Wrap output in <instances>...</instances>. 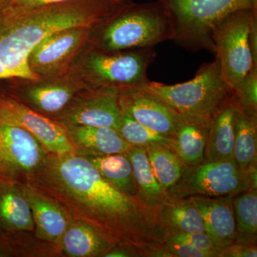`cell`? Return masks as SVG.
Returning <instances> with one entry per match:
<instances>
[{
  "mask_svg": "<svg viewBox=\"0 0 257 257\" xmlns=\"http://www.w3.org/2000/svg\"><path fill=\"white\" fill-rule=\"evenodd\" d=\"M93 31L89 29L72 28L54 32L39 42L29 57L32 72L42 74L55 72L68 62L84 45Z\"/></svg>",
  "mask_w": 257,
  "mask_h": 257,
  "instance_id": "cell-13",
  "label": "cell"
},
{
  "mask_svg": "<svg viewBox=\"0 0 257 257\" xmlns=\"http://www.w3.org/2000/svg\"><path fill=\"white\" fill-rule=\"evenodd\" d=\"M211 40L223 77L234 90L257 67V8L225 16L213 28Z\"/></svg>",
  "mask_w": 257,
  "mask_h": 257,
  "instance_id": "cell-4",
  "label": "cell"
},
{
  "mask_svg": "<svg viewBox=\"0 0 257 257\" xmlns=\"http://www.w3.org/2000/svg\"><path fill=\"white\" fill-rule=\"evenodd\" d=\"M117 132L125 141L133 146L145 147L152 145H162L172 147V142L170 139L143 126L124 113Z\"/></svg>",
  "mask_w": 257,
  "mask_h": 257,
  "instance_id": "cell-28",
  "label": "cell"
},
{
  "mask_svg": "<svg viewBox=\"0 0 257 257\" xmlns=\"http://www.w3.org/2000/svg\"><path fill=\"white\" fill-rule=\"evenodd\" d=\"M154 47L116 52L91 51L85 69L92 89H109L119 92L145 86L150 82L149 67L156 58Z\"/></svg>",
  "mask_w": 257,
  "mask_h": 257,
  "instance_id": "cell-7",
  "label": "cell"
},
{
  "mask_svg": "<svg viewBox=\"0 0 257 257\" xmlns=\"http://www.w3.org/2000/svg\"><path fill=\"white\" fill-rule=\"evenodd\" d=\"M75 93V88L67 84H46L29 88L25 96L27 105L34 110L57 115L72 102Z\"/></svg>",
  "mask_w": 257,
  "mask_h": 257,
  "instance_id": "cell-24",
  "label": "cell"
},
{
  "mask_svg": "<svg viewBox=\"0 0 257 257\" xmlns=\"http://www.w3.org/2000/svg\"><path fill=\"white\" fill-rule=\"evenodd\" d=\"M157 211L161 221L170 233L205 231L202 216L188 197L166 196L157 203Z\"/></svg>",
  "mask_w": 257,
  "mask_h": 257,
  "instance_id": "cell-22",
  "label": "cell"
},
{
  "mask_svg": "<svg viewBox=\"0 0 257 257\" xmlns=\"http://www.w3.org/2000/svg\"><path fill=\"white\" fill-rule=\"evenodd\" d=\"M234 103L232 93L211 117L204 162H216L234 158Z\"/></svg>",
  "mask_w": 257,
  "mask_h": 257,
  "instance_id": "cell-19",
  "label": "cell"
},
{
  "mask_svg": "<svg viewBox=\"0 0 257 257\" xmlns=\"http://www.w3.org/2000/svg\"><path fill=\"white\" fill-rule=\"evenodd\" d=\"M164 247L175 257H209L205 251L194 247L186 241L176 239L169 234Z\"/></svg>",
  "mask_w": 257,
  "mask_h": 257,
  "instance_id": "cell-31",
  "label": "cell"
},
{
  "mask_svg": "<svg viewBox=\"0 0 257 257\" xmlns=\"http://www.w3.org/2000/svg\"><path fill=\"white\" fill-rule=\"evenodd\" d=\"M232 94L243 106L257 109V67L248 72L239 86L232 90Z\"/></svg>",
  "mask_w": 257,
  "mask_h": 257,
  "instance_id": "cell-29",
  "label": "cell"
},
{
  "mask_svg": "<svg viewBox=\"0 0 257 257\" xmlns=\"http://www.w3.org/2000/svg\"><path fill=\"white\" fill-rule=\"evenodd\" d=\"M147 89L181 114L211 116L231 95L219 61L203 64L194 78L176 84L150 82Z\"/></svg>",
  "mask_w": 257,
  "mask_h": 257,
  "instance_id": "cell-6",
  "label": "cell"
},
{
  "mask_svg": "<svg viewBox=\"0 0 257 257\" xmlns=\"http://www.w3.org/2000/svg\"><path fill=\"white\" fill-rule=\"evenodd\" d=\"M173 21L172 41L184 50L214 55L211 31L226 15L257 8V0H163Z\"/></svg>",
  "mask_w": 257,
  "mask_h": 257,
  "instance_id": "cell-5",
  "label": "cell"
},
{
  "mask_svg": "<svg viewBox=\"0 0 257 257\" xmlns=\"http://www.w3.org/2000/svg\"><path fill=\"white\" fill-rule=\"evenodd\" d=\"M119 10L115 0H70L30 9L0 0V79L40 80L29 66V57L39 42L65 29L99 31Z\"/></svg>",
  "mask_w": 257,
  "mask_h": 257,
  "instance_id": "cell-2",
  "label": "cell"
},
{
  "mask_svg": "<svg viewBox=\"0 0 257 257\" xmlns=\"http://www.w3.org/2000/svg\"><path fill=\"white\" fill-rule=\"evenodd\" d=\"M62 125L77 150L98 155H113L127 153L133 147L112 128Z\"/></svg>",
  "mask_w": 257,
  "mask_h": 257,
  "instance_id": "cell-20",
  "label": "cell"
},
{
  "mask_svg": "<svg viewBox=\"0 0 257 257\" xmlns=\"http://www.w3.org/2000/svg\"><path fill=\"white\" fill-rule=\"evenodd\" d=\"M23 256L18 234L0 231V257Z\"/></svg>",
  "mask_w": 257,
  "mask_h": 257,
  "instance_id": "cell-32",
  "label": "cell"
},
{
  "mask_svg": "<svg viewBox=\"0 0 257 257\" xmlns=\"http://www.w3.org/2000/svg\"><path fill=\"white\" fill-rule=\"evenodd\" d=\"M188 198L200 213L205 232L214 243L219 256L224 248L234 243L236 240L233 197L192 196Z\"/></svg>",
  "mask_w": 257,
  "mask_h": 257,
  "instance_id": "cell-14",
  "label": "cell"
},
{
  "mask_svg": "<svg viewBox=\"0 0 257 257\" xmlns=\"http://www.w3.org/2000/svg\"><path fill=\"white\" fill-rule=\"evenodd\" d=\"M121 118L116 91L92 89L82 99L69 103L52 119L62 124L109 127L117 131Z\"/></svg>",
  "mask_w": 257,
  "mask_h": 257,
  "instance_id": "cell-12",
  "label": "cell"
},
{
  "mask_svg": "<svg viewBox=\"0 0 257 257\" xmlns=\"http://www.w3.org/2000/svg\"><path fill=\"white\" fill-rule=\"evenodd\" d=\"M47 154L26 130L0 117V181L26 184Z\"/></svg>",
  "mask_w": 257,
  "mask_h": 257,
  "instance_id": "cell-9",
  "label": "cell"
},
{
  "mask_svg": "<svg viewBox=\"0 0 257 257\" xmlns=\"http://www.w3.org/2000/svg\"><path fill=\"white\" fill-rule=\"evenodd\" d=\"M22 188L31 208L35 237L60 246L61 239L72 217L62 206L43 193L28 184H22Z\"/></svg>",
  "mask_w": 257,
  "mask_h": 257,
  "instance_id": "cell-15",
  "label": "cell"
},
{
  "mask_svg": "<svg viewBox=\"0 0 257 257\" xmlns=\"http://www.w3.org/2000/svg\"><path fill=\"white\" fill-rule=\"evenodd\" d=\"M114 245L94 228L72 218L60 241L62 254L69 257H101Z\"/></svg>",
  "mask_w": 257,
  "mask_h": 257,
  "instance_id": "cell-21",
  "label": "cell"
},
{
  "mask_svg": "<svg viewBox=\"0 0 257 257\" xmlns=\"http://www.w3.org/2000/svg\"><path fill=\"white\" fill-rule=\"evenodd\" d=\"M172 15L163 0L133 3L104 27L96 47L106 52L155 47L173 37Z\"/></svg>",
  "mask_w": 257,
  "mask_h": 257,
  "instance_id": "cell-3",
  "label": "cell"
},
{
  "mask_svg": "<svg viewBox=\"0 0 257 257\" xmlns=\"http://www.w3.org/2000/svg\"><path fill=\"white\" fill-rule=\"evenodd\" d=\"M234 103V158L242 170H256L257 109L243 106L232 94Z\"/></svg>",
  "mask_w": 257,
  "mask_h": 257,
  "instance_id": "cell-17",
  "label": "cell"
},
{
  "mask_svg": "<svg viewBox=\"0 0 257 257\" xmlns=\"http://www.w3.org/2000/svg\"><path fill=\"white\" fill-rule=\"evenodd\" d=\"M220 257H256V246L233 243L224 248L219 256Z\"/></svg>",
  "mask_w": 257,
  "mask_h": 257,
  "instance_id": "cell-33",
  "label": "cell"
},
{
  "mask_svg": "<svg viewBox=\"0 0 257 257\" xmlns=\"http://www.w3.org/2000/svg\"><path fill=\"white\" fill-rule=\"evenodd\" d=\"M236 240L239 244L256 246L257 191L250 189L233 197Z\"/></svg>",
  "mask_w": 257,
  "mask_h": 257,
  "instance_id": "cell-25",
  "label": "cell"
},
{
  "mask_svg": "<svg viewBox=\"0 0 257 257\" xmlns=\"http://www.w3.org/2000/svg\"><path fill=\"white\" fill-rule=\"evenodd\" d=\"M170 236L176 239L186 241L194 247L205 251L209 255V257L218 256V252L215 246L209 235L205 231L192 233H170Z\"/></svg>",
  "mask_w": 257,
  "mask_h": 257,
  "instance_id": "cell-30",
  "label": "cell"
},
{
  "mask_svg": "<svg viewBox=\"0 0 257 257\" xmlns=\"http://www.w3.org/2000/svg\"><path fill=\"white\" fill-rule=\"evenodd\" d=\"M3 1L13 6L30 9V8H38V7L45 6V5L64 3L70 0H3Z\"/></svg>",
  "mask_w": 257,
  "mask_h": 257,
  "instance_id": "cell-34",
  "label": "cell"
},
{
  "mask_svg": "<svg viewBox=\"0 0 257 257\" xmlns=\"http://www.w3.org/2000/svg\"><path fill=\"white\" fill-rule=\"evenodd\" d=\"M127 155L140 194L152 202H160L167 195L154 174L145 147L133 146Z\"/></svg>",
  "mask_w": 257,
  "mask_h": 257,
  "instance_id": "cell-27",
  "label": "cell"
},
{
  "mask_svg": "<svg viewBox=\"0 0 257 257\" xmlns=\"http://www.w3.org/2000/svg\"><path fill=\"white\" fill-rule=\"evenodd\" d=\"M75 152L87 159L101 176L120 192L128 195H141L127 153L98 155L77 149Z\"/></svg>",
  "mask_w": 257,
  "mask_h": 257,
  "instance_id": "cell-23",
  "label": "cell"
},
{
  "mask_svg": "<svg viewBox=\"0 0 257 257\" xmlns=\"http://www.w3.org/2000/svg\"><path fill=\"white\" fill-rule=\"evenodd\" d=\"M250 189H256V170L246 172L232 159L187 165L179 182L167 191L166 195L173 197H234Z\"/></svg>",
  "mask_w": 257,
  "mask_h": 257,
  "instance_id": "cell-8",
  "label": "cell"
},
{
  "mask_svg": "<svg viewBox=\"0 0 257 257\" xmlns=\"http://www.w3.org/2000/svg\"><path fill=\"white\" fill-rule=\"evenodd\" d=\"M145 148L154 174L167 193L179 182L187 165L170 147L152 145Z\"/></svg>",
  "mask_w": 257,
  "mask_h": 257,
  "instance_id": "cell-26",
  "label": "cell"
},
{
  "mask_svg": "<svg viewBox=\"0 0 257 257\" xmlns=\"http://www.w3.org/2000/svg\"><path fill=\"white\" fill-rule=\"evenodd\" d=\"M134 257L142 256L138 248L130 246H114L104 255V257Z\"/></svg>",
  "mask_w": 257,
  "mask_h": 257,
  "instance_id": "cell-35",
  "label": "cell"
},
{
  "mask_svg": "<svg viewBox=\"0 0 257 257\" xmlns=\"http://www.w3.org/2000/svg\"><path fill=\"white\" fill-rule=\"evenodd\" d=\"M34 230L31 208L22 184L0 181V231L12 234Z\"/></svg>",
  "mask_w": 257,
  "mask_h": 257,
  "instance_id": "cell-18",
  "label": "cell"
},
{
  "mask_svg": "<svg viewBox=\"0 0 257 257\" xmlns=\"http://www.w3.org/2000/svg\"><path fill=\"white\" fill-rule=\"evenodd\" d=\"M212 115L179 114L171 149L186 165L195 166L204 161Z\"/></svg>",
  "mask_w": 257,
  "mask_h": 257,
  "instance_id": "cell-16",
  "label": "cell"
},
{
  "mask_svg": "<svg viewBox=\"0 0 257 257\" xmlns=\"http://www.w3.org/2000/svg\"><path fill=\"white\" fill-rule=\"evenodd\" d=\"M0 117L26 130L50 153L62 155L75 152L63 125L34 110L17 96L0 93Z\"/></svg>",
  "mask_w": 257,
  "mask_h": 257,
  "instance_id": "cell-10",
  "label": "cell"
},
{
  "mask_svg": "<svg viewBox=\"0 0 257 257\" xmlns=\"http://www.w3.org/2000/svg\"><path fill=\"white\" fill-rule=\"evenodd\" d=\"M26 184L52 198L74 219L92 226L114 246L147 249L165 244L168 230L157 203L120 192L85 157L48 152Z\"/></svg>",
  "mask_w": 257,
  "mask_h": 257,
  "instance_id": "cell-1",
  "label": "cell"
},
{
  "mask_svg": "<svg viewBox=\"0 0 257 257\" xmlns=\"http://www.w3.org/2000/svg\"><path fill=\"white\" fill-rule=\"evenodd\" d=\"M118 103L121 112L172 142L179 114L146 85L119 92Z\"/></svg>",
  "mask_w": 257,
  "mask_h": 257,
  "instance_id": "cell-11",
  "label": "cell"
}]
</instances>
